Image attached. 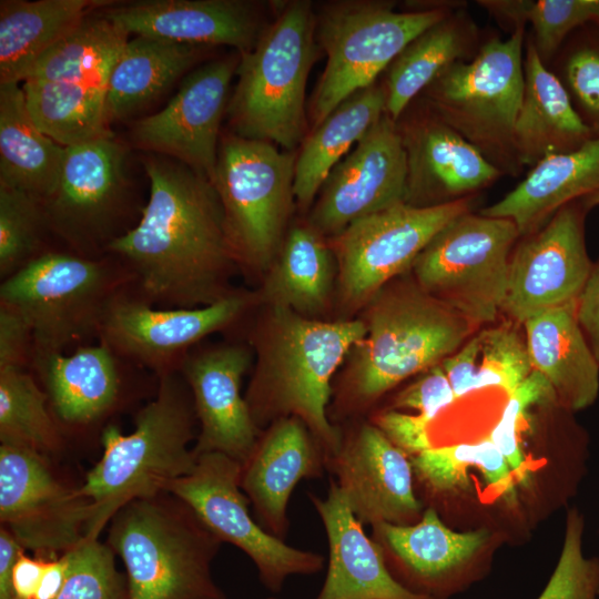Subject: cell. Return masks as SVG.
Segmentation results:
<instances>
[{
    "instance_id": "50",
    "label": "cell",
    "mask_w": 599,
    "mask_h": 599,
    "mask_svg": "<svg viewBox=\"0 0 599 599\" xmlns=\"http://www.w3.org/2000/svg\"><path fill=\"white\" fill-rule=\"evenodd\" d=\"M32 354L29 325L16 311L0 305V368H26Z\"/></svg>"
},
{
    "instance_id": "11",
    "label": "cell",
    "mask_w": 599,
    "mask_h": 599,
    "mask_svg": "<svg viewBox=\"0 0 599 599\" xmlns=\"http://www.w3.org/2000/svg\"><path fill=\"white\" fill-rule=\"evenodd\" d=\"M519 237L507 219L463 213L414 261L416 284L473 325L491 323L506 301L510 258Z\"/></svg>"
},
{
    "instance_id": "5",
    "label": "cell",
    "mask_w": 599,
    "mask_h": 599,
    "mask_svg": "<svg viewBox=\"0 0 599 599\" xmlns=\"http://www.w3.org/2000/svg\"><path fill=\"white\" fill-rule=\"evenodd\" d=\"M309 1L276 6L254 47L240 53L227 110L235 134L295 151L307 135L306 83L317 59Z\"/></svg>"
},
{
    "instance_id": "38",
    "label": "cell",
    "mask_w": 599,
    "mask_h": 599,
    "mask_svg": "<svg viewBox=\"0 0 599 599\" xmlns=\"http://www.w3.org/2000/svg\"><path fill=\"white\" fill-rule=\"evenodd\" d=\"M128 40L129 34L104 16H89L45 51L23 81H74L108 85L111 70Z\"/></svg>"
},
{
    "instance_id": "14",
    "label": "cell",
    "mask_w": 599,
    "mask_h": 599,
    "mask_svg": "<svg viewBox=\"0 0 599 599\" xmlns=\"http://www.w3.org/2000/svg\"><path fill=\"white\" fill-rule=\"evenodd\" d=\"M90 502L62 483L48 457L0 444V521L39 556H61L84 538Z\"/></svg>"
},
{
    "instance_id": "29",
    "label": "cell",
    "mask_w": 599,
    "mask_h": 599,
    "mask_svg": "<svg viewBox=\"0 0 599 599\" xmlns=\"http://www.w3.org/2000/svg\"><path fill=\"white\" fill-rule=\"evenodd\" d=\"M532 370L550 383L557 403L577 412L599 394V364L576 317V302L534 315L522 323Z\"/></svg>"
},
{
    "instance_id": "44",
    "label": "cell",
    "mask_w": 599,
    "mask_h": 599,
    "mask_svg": "<svg viewBox=\"0 0 599 599\" xmlns=\"http://www.w3.org/2000/svg\"><path fill=\"white\" fill-rule=\"evenodd\" d=\"M479 337L476 390L499 387L510 395L532 372L525 336L504 324L483 331Z\"/></svg>"
},
{
    "instance_id": "52",
    "label": "cell",
    "mask_w": 599,
    "mask_h": 599,
    "mask_svg": "<svg viewBox=\"0 0 599 599\" xmlns=\"http://www.w3.org/2000/svg\"><path fill=\"white\" fill-rule=\"evenodd\" d=\"M576 317L599 364V261L576 301Z\"/></svg>"
},
{
    "instance_id": "16",
    "label": "cell",
    "mask_w": 599,
    "mask_h": 599,
    "mask_svg": "<svg viewBox=\"0 0 599 599\" xmlns=\"http://www.w3.org/2000/svg\"><path fill=\"white\" fill-rule=\"evenodd\" d=\"M587 210L582 199L568 203L514 248L502 312L515 322L577 301L593 266L585 238Z\"/></svg>"
},
{
    "instance_id": "4",
    "label": "cell",
    "mask_w": 599,
    "mask_h": 599,
    "mask_svg": "<svg viewBox=\"0 0 599 599\" xmlns=\"http://www.w3.org/2000/svg\"><path fill=\"white\" fill-rule=\"evenodd\" d=\"M368 304L366 335L354 347L335 398L341 416L367 409L406 378L439 364L475 327L417 284L383 287Z\"/></svg>"
},
{
    "instance_id": "7",
    "label": "cell",
    "mask_w": 599,
    "mask_h": 599,
    "mask_svg": "<svg viewBox=\"0 0 599 599\" xmlns=\"http://www.w3.org/2000/svg\"><path fill=\"white\" fill-rule=\"evenodd\" d=\"M525 27L486 40L469 61L445 69L419 95L504 175L521 166L514 128L524 92Z\"/></svg>"
},
{
    "instance_id": "55",
    "label": "cell",
    "mask_w": 599,
    "mask_h": 599,
    "mask_svg": "<svg viewBox=\"0 0 599 599\" xmlns=\"http://www.w3.org/2000/svg\"><path fill=\"white\" fill-rule=\"evenodd\" d=\"M68 572V556L45 560L43 573L34 599H57Z\"/></svg>"
},
{
    "instance_id": "33",
    "label": "cell",
    "mask_w": 599,
    "mask_h": 599,
    "mask_svg": "<svg viewBox=\"0 0 599 599\" xmlns=\"http://www.w3.org/2000/svg\"><path fill=\"white\" fill-rule=\"evenodd\" d=\"M64 151L34 123L21 83H0V185L44 202L57 187Z\"/></svg>"
},
{
    "instance_id": "47",
    "label": "cell",
    "mask_w": 599,
    "mask_h": 599,
    "mask_svg": "<svg viewBox=\"0 0 599 599\" xmlns=\"http://www.w3.org/2000/svg\"><path fill=\"white\" fill-rule=\"evenodd\" d=\"M557 402L555 392L540 373L531 374L510 394L501 418L493 428L489 439L506 458L512 474L520 483L527 479L525 456L519 446L518 433L520 419L526 416L528 408L545 402Z\"/></svg>"
},
{
    "instance_id": "2",
    "label": "cell",
    "mask_w": 599,
    "mask_h": 599,
    "mask_svg": "<svg viewBox=\"0 0 599 599\" xmlns=\"http://www.w3.org/2000/svg\"><path fill=\"white\" fill-rule=\"evenodd\" d=\"M365 335L362 319L323 322L270 306L255 335L258 361L245 396L255 425L262 430L276 419L297 417L322 445L326 458L333 456L342 433L327 413L331 380Z\"/></svg>"
},
{
    "instance_id": "25",
    "label": "cell",
    "mask_w": 599,
    "mask_h": 599,
    "mask_svg": "<svg viewBox=\"0 0 599 599\" xmlns=\"http://www.w3.org/2000/svg\"><path fill=\"white\" fill-rule=\"evenodd\" d=\"M326 455L297 417L271 423L241 465L240 484L264 529L284 540L288 531L287 504L302 479L323 476Z\"/></svg>"
},
{
    "instance_id": "9",
    "label": "cell",
    "mask_w": 599,
    "mask_h": 599,
    "mask_svg": "<svg viewBox=\"0 0 599 599\" xmlns=\"http://www.w3.org/2000/svg\"><path fill=\"white\" fill-rule=\"evenodd\" d=\"M459 7L396 11L385 1H344L324 8L316 30L327 60L308 105L313 128L347 98L376 83L409 42Z\"/></svg>"
},
{
    "instance_id": "35",
    "label": "cell",
    "mask_w": 599,
    "mask_h": 599,
    "mask_svg": "<svg viewBox=\"0 0 599 599\" xmlns=\"http://www.w3.org/2000/svg\"><path fill=\"white\" fill-rule=\"evenodd\" d=\"M203 47L135 37L124 44L106 85L108 122L134 114L163 94L200 59Z\"/></svg>"
},
{
    "instance_id": "36",
    "label": "cell",
    "mask_w": 599,
    "mask_h": 599,
    "mask_svg": "<svg viewBox=\"0 0 599 599\" xmlns=\"http://www.w3.org/2000/svg\"><path fill=\"white\" fill-rule=\"evenodd\" d=\"M309 224L291 229L268 270L262 298L303 316L324 309L331 292L332 248Z\"/></svg>"
},
{
    "instance_id": "22",
    "label": "cell",
    "mask_w": 599,
    "mask_h": 599,
    "mask_svg": "<svg viewBox=\"0 0 599 599\" xmlns=\"http://www.w3.org/2000/svg\"><path fill=\"white\" fill-rule=\"evenodd\" d=\"M251 356L238 345H223L187 354L180 369L192 393L200 432L193 451L222 453L241 465L253 450L262 430L255 425L245 397L242 377Z\"/></svg>"
},
{
    "instance_id": "13",
    "label": "cell",
    "mask_w": 599,
    "mask_h": 599,
    "mask_svg": "<svg viewBox=\"0 0 599 599\" xmlns=\"http://www.w3.org/2000/svg\"><path fill=\"white\" fill-rule=\"evenodd\" d=\"M240 478L238 461L222 453H205L167 491L186 502L222 542L245 552L268 590L278 592L292 575L321 571L322 555L291 547L254 521Z\"/></svg>"
},
{
    "instance_id": "28",
    "label": "cell",
    "mask_w": 599,
    "mask_h": 599,
    "mask_svg": "<svg viewBox=\"0 0 599 599\" xmlns=\"http://www.w3.org/2000/svg\"><path fill=\"white\" fill-rule=\"evenodd\" d=\"M599 192V135L580 148L547 156L480 214L511 221L520 237L540 230L570 202Z\"/></svg>"
},
{
    "instance_id": "39",
    "label": "cell",
    "mask_w": 599,
    "mask_h": 599,
    "mask_svg": "<svg viewBox=\"0 0 599 599\" xmlns=\"http://www.w3.org/2000/svg\"><path fill=\"white\" fill-rule=\"evenodd\" d=\"M410 463L419 481L434 493L466 490L473 471H479L499 496L508 501L515 499L514 474L489 438L474 444L433 446L412 456Z\"/></svg>"
},
{
    "instance_id": "32",
    "label": "cell",
    "mask_w": 599,
    "mask_h": 599,
    "mask_svg": "<svg viewBox=\"0 0 599 599\" xmlns=\"http://www.w3.org/2000/svg\"><path fill=\"white\" fill-rule=\"evenodd\" d=\"M385 111V87L376 82L347 98L307 133L296 153L294 173L295 201L302 207L314 203L331 171Z\"/></svg>"
},
{
    "instance_id": "24",
    "label": "cell",
    "mask_w": 599,
    "mask_h": 599,
    "mask_svg": "<svg viewBox=\"0 0 599 599\" xmlns=\"http://www.w3.org/2000/svg\"><path fill=\"white\" fill-rule=\"evenodd\" d=\"M103 16L128 34L173 43L251 50L265 24L240 0H151L113 7Z\"/></svg>"
},
{
    "instance_id": "30",
    "label": "cell",
    "mask_w": 599,
    "mask_h": 599,
    "mask_svg": "<svg viewBox=\"0 0 599 599\" xmlns=\"http://www.w3.org/2000/svg\"><path fill=\"white\" fill-rule=\"evenodd\" d=\"M480 29L463 7L417 35L386 70L385 113L397 121L408 105L449 65L479 51Z\"/></svg>"
},
{
    "instance_id": "49",
    "label": "cell",
    "mask_w": 599,
    "mask_h": 599,
    "mask_svg": "<svg viewBox=\"0 0 599 599\" xmlns=\"http://www.w3.org/2000/svg\"><path fill=\"white\" fill-rule=\"evenodd\" d=\"M373 423L407 455L415 456L433 447L428 435L430 423L418 414L386 409L377 414Z\"/></svg>"
},
{
    "instance_id": "40",
    "label": "cell",
    "mask_w": 599,
    "mask_h": 599,
    "mask_svg": "<svg viewBox=\"0 0 599 599\" xmlns=\"http://www.w3.org/2000/svg\"><path fill=\"white\" fill-rule=\"evenodd\" d=\"M49 397L26 368H0V443L45 457L62 448Z\"/></svg>"
},
{
    "instance_id": "45",
    "label": "cell",
    "mask_w": 599,
    "mask_h": 599,
    "mask_svg": "<svg viewBox=\"0 0 599 599\" xmlns=\"http://www.w3.org/2000/svg\"><path fill=\"white\" fill-rule=\"evenodd\" d=\"M583 526L582 516L571 509L561 555L538 599H598L599 558H587L582 554Z\"/></svg>"
},
{
    "instance_id": "54",
    "label": "cell",
    "mask_w": 599,
    "mask_h": 599,
    "mask_svg": "<svg viewBox=\"0 0 599 599\" xmlns=\"http://www.w3.org/2000/svg\"><path fill=\"white\" fill-rule=\"evenodd\" d=\"M24 548L4 527L0 528V599H18L12 583L13 566Z\"/></svg>"
},
{
    "instance_id": "12",
    "label": "cell",
    "mask_w": 599,
    "mask_h": 599,
    "mask_svg": "<svg viewBox=\"0 0 599 599\" xmlns=\"http://www.w3.org/2000/svg\"><path fill=\"white\" fill-rule=\"evenodd\" d=\"M473 197L433 206L403 202L354 222L331 238L343 303L349 308L368 304L392 278L412 267L446 224L470 211Z\"/></svg>"
},
{
    "instance_id": "15",
    "label": "cell",
    "mask_w": 599,
    "mask_h": 599,
    "mask_svg": "<svg viewBox=\"0 0 599 599\" xmlns=\"http://www.w3.org/2000/svg\"><path fill=\"white\" fill-rule=\"evenodd\" d=\"M252 301L232 292L205 306L153 308L143 297L122 291L109 303L98 337L115 355L141 363L159 376L176 370L193 344L232 324Z\"/></svg>"
},
{
    "instance_id": "21",
    "label": "cell",
    "mask_w": 599,
    "mask_h": 599,
    "mask_svg": "<svg viewBox=\"0 0 599 599\" xmlns=\"http://www.w3.org/2000/svg\"><path fill=\"white\" fill-rule=\"evenodd\" d=\"M408 456L374 423H361L342 434L338 450L325 466L363 525H412L423 505L413 489Z\"/></svg>"
},
{
    "instance_id": "58",
    "label": "cell",
    "mask_w": 599,
    "mask_h": 599,
    "mask_svg": "<svg viewBox=\"0 0 599 599\" xmlns=\"http://www.w3.org/2000/svg\"><path fill=\"white\" fill-rule=\"evenodd\" d=\"M267 599H275V598L271 597V598H267Z\"/></svg>"
},
{
    "instance_id": "1",
    "label": "cell",
    "mask_w": 599,
    "mask_h": 599,
    "mask_svg": "<svg viewBox=\"0 0 599 599\" xmlns=\"http://www.w3.org/2000/svg\"><path fill=\"white\" fill-rule=\"evenodd\" d=\"M144 167L141 219L105 251L126 263L149 303L199 307L226 297L236 262L213 184L183 163L149 159Z\"/></svg>"
},
{
    "instance_id": "34",
    "label": "cell",
    "mask_w": 599,
    "mask_h": 599,
    "mask_svg": "<svg viewBox=\"0 0 599 599\" xmlns=\"http://www.w3.org/2000/svg\"><path fill=\"white\" fill-rule=\"evenodd\" d=\"M103 0H2L0 83H21L34 62L74 30Z\"/></svg>"
},
{
    "instance_id": "48",
    "label": "cell",
    "mask_w": 599,
    "mask_h": 599,
    "mask_svg": "<svg viewBox=\"0 0 599 599\" xmlns=\"http://www.w3.org/2000/svg\"><path fill=\"white\" fill-rule=\"evenodd\" d=\"M455 399L453 388L439 363L423 372L416 380L402 389L395 396L392 409H415L430 423Z\"/></svg>"
},
{
    "instance_id": "42",
    "label": "cell",
    "mask_w": 599,
    "mask_h": 599,
    "mask_svg": "<svg viewBox=\"0 0 599 599\" xmlns=\"http://www.w3.org/2000/svg\"><path fill=\"white\" fill-rule=\"evenodd\" d=\"M47 225L41 202L27 192L0 185V275L4 280L38 253Z\"/></svg>"
},
{
    "instance_id": "43",
    "label": "cell",
    "mask_w": 599,
    "mask_h": 599,
    "mask_svg": "<svg viewBox=\"0 0 599 599\" xmlns=\"http://www.w3.org/2000/svg\"><path fill=\"white\" fill-rule=\"evenodd\" d=\"M65 554L68 572L57 599H130L126 576L116 569L108 544L84 538Z\"/></svg>"
},
{
    "instance_id": "41",
    "label": "cell",
    "mask_w": 599,
    "mask_h": 599,
    "mask_svg": "<svg viewBox=\"0 0 599 599\" xmlns=\"http://www.w3.org/2000/svg\"><path fill=\"white\" fill-rule=\"evenodd\" d=\"M587 24L566 40L548 68L561 81L586 124L599 135V24Z\"/></svg>"
},
{
    "instance_id": "3",
    "label": "cell",
    "mask_w": 599,
    "mask_h": 599,
    "mask_svg": "<svg viewBox=\"0 0 599 599\" xmlns=\"http://www.w3.org/2000/svg\"><path fill=\"white\" fill-rule=\"evenodd\" d=\"M187 396L175 370L161 374L155 398L138 412L130 434L112 425L103 430L102 457L78 487L90 502L85 538L98 539L123 506L167 493L193 470L196 416Z\"/></svg>"
},
{
    "instance_id": "18",
    "label": "cell",
    "mask_w": 599,
    "mask_h": 599,
    "mask_svg": "<svg viewBox=\"0 0 599 599\" xmlns=\"http://www.w3.org/2000/svg\"><path fill=\"white\" fill-rule=\"evenodd\" d=\"M238 62L240 53L210 61L187 74L161 111L135 122L134 141L146 150L176 158L212 183L220 125Z\"/></svg>"
},
{
    "instance_id": "26",
    "label": "cell",
    "mask_w": 599,
    "mask_h": 599,
    "mask_svg": "<svg viewBox=\"0 0 599 599\" xmlns=\"http://www.w3.org/2000/svg\"><path fill=\"white\" fill-rule=\"evenodd\" d=\"M326 530L329 557L316 599H433L399 583L388 570L380 547L366 536L335 480L326 498L309 494Z\"/></svg>"
},
{
    "instance_id": "20",
    "label": "cell",
    "mask_w": 599,
    "mask_h": 599,
    "mask_svg": "<svg viewBox=\"0 0 599 599\" xmlns=\"http://www.w3.org/2000/svg\"><path fill=\"white\" fill-rule=\"evenodd\" d=\"M124 151L112 136L67 146L52 195L42 202L47 225L80 251L110 243L108 233L124 191Z\"/></svg>"
},
{
    "instance_id": "10",
    "label": "cell",
    "mask_w": 599,
    "mask_h": 599,
    "mask_svg": "<svg viewBox=\"0 0 599 599\" xmlns=\"http://www.w3.org/2000/svg\"><path fill=\"white\" fill-rule=\"evenodd\" d=\"M295 151L236 134L219 146L212 182L236 264L268 271L286 236L295 201Z\"/></svg>"
},
{
    "instance_id": "6",
    "label": "cell",
    "mask_w": 599,
    "mask_h": 599,
    "mask_svg": "<svg viewBox=\"0 0 599 599\" xmlns=\"http://www.w3.org/2000/svg\"><path fill=\"white\" fill-rule=\"evenodd\" d=\"M109 524L130 599H225L211 571L222 541L173 494L130 501Z\"/></svg>"
},
{
    "instance_id": "17",
    "label": "cell",
    "mask_w": 599,
    "mask_h": 599,
    "mask_svg": "<svg viewBox=\"0 0 599 599\" xmlns=\"http://www.w3.org/2000/svg\"><path fill=\"white\" fill-rule=\"evenodd\" d=\"M406 186L403 140L396 121L385 113L331 171L308 224L334 238L354 222L405 202Z\"/></svg>"
},
{
    "instance_id": "31",
    "label": "cell",
    "mask_w": 599,
    "mask_h": 599,
    "mask_svg": "<svg viewBox=\"0 0 599 599\" xmlns=\"http://www.w3.org/2000/svg\"><path fill=\"white\" fill-rule=\"evenodd\" d=\"M115 356L102 343L79 347L69 355H32L57 418L70 425H85L112 408L120 390Z\"/></svg>"
},
{
    "instance_id": "27",
    "label": "cell",
    "mask_w": 599,
    "mask_h": 599,
    "mask_svg": "<svg viewBox=\"0 0 599 599\" xmlns=\"http://www.w3.org/2000/svg\"><path fill=\"white\" fill-rule=\"evenodd\" d=\"M596 136L577 112L556 74L525 39L524 92L514 128L517 158L525 169L549 155L573 151Z\"/></svg>"
},
{
    "instance_id": "37",
    "label": "cell",
    "mask_w": 599,
    "mask_h": 599,
    "mask_svg": "<svg viewBox=\"0 0 599 599\" xmlns=\"http://www.w3.org/2000/svg\"><path fill=\"white\" fill-rule=\"evenodd\" d=\"M27 105L38 128L67 148L110 138L106 84L74 81H23Z\"/></svg>"
},
{
    "instance_id": "56",
    "label": "cell",
    "mask_w": 599,
    "mask_h": 599,
    "mask_svg": "<svg viewBox=\"0 0 599 599\" xmlns=\"http://www.w3.org/2000/svg\"><path fill=\"white\" fill-rule=\"evenodd\" d=\"M582 200H583V202H585V204H586V206L588 209L597 206V205H599V192L595 193V194H591V195H589V196H587V197H585Z\"/></svg>"
},
{
    "instance_id": "57",
    "label": "cell",
    "mask_w": 599,
    "mask_h": 599,
    "mask_svg": "<svg viewBox=\"0 0 599 599\" xmlns=\"http://www.w3.org/2000/svg\"><path fill=\"white\" fill-rule=\"evenodd\" d=\"M592 22L599 24V0H595Z\"/></svg>"
},
{
    "instance_id": "53",
    "label": "cell",
    "mask_w": 599,
    "mask_h": 599,
    "mask_svg": "<svg viewBox=\"0 0 599 599\" xmlns=\"http://www.w3.org/2000/svg\"><path fill=\"white\" fill-rule=\"evenodd\" d=\"M45 560L31 558L23 551L12 570V583L18 599H34L43 573Z\"/></svg>"
},
{
    "instance_id": "46",
    "label": "cell",
    "mask_w": 599,
    "mask_h": 599,
    "mask_svg": "<svg viewBox=\"0 0 599 599\" xmlns=\"http://www.w3.org/2000/svg\"><path fill=\"white\" fill-rule=\"evenodd\" d=\"M593 4L595 0H527L524 19L531 26L529 38L545 65L577 29L592 22Z\"/></svg>"
},
{
    "instance_id": "8",
    "label": "cell",
    "mask_w": 599,
    "mask_h": 599,
    "mask_svg": "<svg viewBox=\"0 0 599 599\" xmlns=\"http://www.w3.org/2000/svg\"><path fill=\"white\" fill-rule=\"evenodd\" d=\"M132 281L128 267L48 252L2 280L0 305L27 322L33 354L63 352L74 342L98 336L109 303Z\"/></svg>"
},
{
    "instance_id": "23",
    "label": "cell",
    "mask_w": 599,
    "mask_h": 599,
    "mask_svg": "<svg viewBox=\"0 0 599 599\" xmlns=\"http://www.w3.org/2000/svg\"><path fill=\"white\" fill-rule=\"evenodd\" d=\"M372 528L386 566L396 570L394 578L408 590L433 599H440L457 586L490 538L487 529H449L433 507L414 525L378 522Z\"/></svg>"
},
{
    "instance_id": "19",
    "label": "cell",
    "mask_w": 599,
    "mask_h": 599,
    "mask_svg": "<svg viewBox=\"0 0 599 599\" xmlns=\"http://www.w3.org/2000/svg\"><path fill=\"white\" fill-rule=\"evenodd\" d=\"M396 123L407 159V204L433 206L474 196L504 175L424 100Z\"/></svg>"
},
{
    "instance_id": "51",
    "label": "cell",
    "mask_w": 599,
    "mask_h": 599,
    "mask_svg": "<svg viewBox=\"0 0 599 599\" xmlns=\"http://www.w3.org/2000/svg\"><path fill=\"white\" fill-rule=\"evenodd\" d=\"M479 356L480 337L477 334L440 362L456 399L476 390Z\"/></svg>"
}]
</instances>
